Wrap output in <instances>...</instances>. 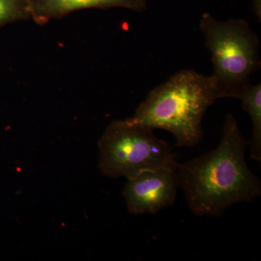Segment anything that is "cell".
Listing matches in <instances>:
<instances>
[{
	"mask_svg": "<svg viewBox=\"0 0 261 261\" xmlns=\"http://www.w3.org/2000/svg\"><path fill=\"white\" fill-rule=\"evenodd\" d=\"M153 130L128 118L113 121L98 142L101 174L128 179L144 171L175 166L172 148Z\"/></svg>",
	"mask_w": 261,
	"mask_h": 261,
	"instance_id": "277c9868",
	"label": "cell"
},
{
	"mask_svg": "<svg viewBox=\"0 0 261 261\" xmlns=\"http://www.w3.org/2000/svg\"><path fill=\"white\" fill-rule=\"evenodd\" d=\"M32 19L28 0H0V27Z\"/></svg>",
	"mask_w": 261,
	"mask_h": 261,
	"instance_id": "ba28073f",
	"label": "cell"
},
{
	"mask_svg": "<svg viewBox=\"0 0 261 261\" xmlns=\"http://www.w3.org/2000/svg\"><path fill=\"white\" fill-rule=\"evenodd\" d=\"M201 33L210 51L214 78L221 98L239 99L260 68L259 39L243 19L219 20L208 13L201 16Z\"/></svg>",
	"mask_w": 261,
	"mask_h": 261,
	"instance_id": "3957f363",
	"label": "cell"
},
{
	"mask_svg": "<svg viewBox=\"0 0 261 261\" xmlns=\"http://www.w3.org/2000/svg\"><path fill=\"white\" fill-rule=\"evenodd\" d=\"M31 17L35 23H47L51 19L63 18L76 10L123 8L135 12L147 8L148 0H28Z\"/></svg>",
	"mask_w": 261,
	"mask_h": 261,
	"instance_id": "8992f818",
	"label": "cell"
},
{
	"mask_svg": "<svg viewBox=\"0 0 261 261\" xmlns=\"http://www.w3.org/2000/svg\"><path fill=\"white\" fill-rule=\"evenodd\" d=\"M253 10L259 21L261 19V10H260V0H254L253 1Z\"/></svg>",
	"mask_w": 261,
	"mask_h": 261,
	"instance_id": "9c48e42d",
	"label": "cell"
},
{
	"mask_svg": "<svg viewBox=\"0 0 261 261\" xmlns=\"http://www.w3.org/2000/svg\"><path fill=\"white\" fill-rule=\"evenodd\" d=\"M245 140L231 113L225 118L219 145L214 150L176 164L178 187L197 216L220 217L228 207L261 195L260 178L245 161Z\"/></svg>",
	"mask_w": 261,
	"mask_h": 261,
	"instance_id": "6da1fadb",
	"label": "cell"
},
{
	"mask_svg": "<svg viewBox=\"0 0 261 261\" xmlns=\"http://www.w3.org/2000/svg\"><path fill=\"white\" fill-rule=\"evenodd\" d=\"M221 98L212 76L182 70L149 92L130 121L172 134L178 147H192L203 138L202 121Z\"/></svg>",
	"mask_w": 261,
	"mask_h": 261,
	"instance_id": "7a4b0ae2",
	"label": "cell"
},
{
	"mask_svg": "<svg viewBox=\"0 0 261 261\" xmlns=\"http://www.w3.org/2000/svg\"><path fill=\"white\" fill-rule=\"evenodd\" d=\"M176 164L144 171L127 179L123 195L130 214H154L174 203L179 189Z\"/></svg>",
	"mask_w": 261,
	"mask_h": 261,
	"instance_id": "5b68a950",
	"label": "cell"
},
{
	"mask_svg": "<svg viewBox=\"0 0 261 261\" xmlns=\"http://www.w3.org/2000/svg\"><path fill=\"white\" fill-rule=\"evenodd\" d=\"M239 99L243 102V108L250 116L252 121V136L248 142L250 159L261 161V84H250L243 91Z\"/></svg>",
	"mask_w": 261,
	"mask_h": 261,
	"instance_id": "52a82bcc",
	"label": "cell"
}]
</instances>
